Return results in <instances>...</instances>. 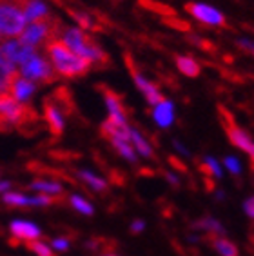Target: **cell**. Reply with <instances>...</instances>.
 I'll use <instances>...</instances> for the list:
<instances>
[{"mask_svg": "<svg viewBox=\"0 0 254 256\" xmlns=\"http://www.w3.org/2000/svg\"><path fill=\"white\" fill-rule=\"evenodd\" d=\"M46 51L51 56V66L56 71V74H62L66 78L82 76L93 68V64L86 58H80L62 40H49L46 42Z\"/></svg>", "mask_w": 254, "mask_h": 256, "instance_id": "6da1fadb", "label": "cell"}, {"mask_svg": "<svg viewBox=\"0 0 254 256\" xmlns=\"http://www.w3.org/2000/svg\"><path fill=\"white\" fill-rule=\"evenodd\" d=\"M38 114L28 104H18L10 93L0 94V131L33 128Z\"/></svg>", "mask_w": 254, "mask_h": 256, "instance_id": "7a4b0ae2", "label": "cell"}, {"mask_svg": "<svg viewBox=\"0 0 254 256\" xmlns=\"http://www.w3.org/2000/svg\"><path fill=\"white\" fill-rule=\"evenodd\" d=\"M64 44L68 46L69 50L73 51L76 56H80V58H86L89 60L91 64H96L98 68H106V64H111V58H109L108 53H104L102 50H100V46L94 42L91 36H89L88 33H84L82 30H78V28H71V30H64Z\"/></svg>", "mask_w": 254, "mask_h": 256, "instance_id": "3957f363", "label": "cell"}, {"mask_svg": "<svg viewBox=\"0 0 254 256\" xmlns=\"http://www.w3.org/2000/svg\"><path fill=\"white\" fill-rule=\"evenodd\" d=\"M28 0H0V34L8 38L20 36L26 28L24 8Z\"/></svg>", "mask_w": 254, "mask_h": 256, "instance_id": "277c9868", "label": "cell"}, {"mask_svg": "<svg viewBox=\"0 0 254 256\" xmlns=\"http://www.w3.org/2000/svg\"><path fill=\"white\" fill-rule=\"evenodd\" d=\"M20 76L26 80H30L33 84H53L56 82L58 74L53 69L51 62L46 60L40 54H34L33 58L28 60L24 66H20Z\"/></svg>", "mask_w": 254, "mask_h": 256, "instance_id": "5b68a950", "label": "cell"}, {"mask_svg": "<svg viewBox=\"0 0 254 256\" xmlns=\"http://www.w3.org/2000/svg\"><path fill=\"white\" fill-rule=\"evenodd\" d=\"M218 113H220L222 126H224L225 133H227V136H229L230 144H232V146H236L238 149H242V151H245V153L250 156V160H252L254 146H252V140H250V136L245 133L244 129L240 128L238 124H236L232 113H230L225 106H222V104L218 106Z\"/></svg>", "mask_w": 254, "mask_h": 256, "instance_id": "8992f818", "label": "cell"}, {"mask_svg": "<svg viewBox=\"0 0 254 256\" xmlns=\"http://www.w3.org/2000/svg\"><path fill=\"white\" fill-rule=\"evenodd\" d=\"M124 60H126V64H127V68H129V71H131V76H132V80L136 82V86H138V89L142 91L144 94H146V98H147V102L149 104H152V106H158L160 102H164V94L158 91V88L154 84H151L149 80H146L140 74V71H138V68H136V64L132 62V56L129 53H126V56H124Z\"/></svg>", "mask_w": 254, "mask_h": 256, "instance_id": "52a82bcc", "label": "cell"}, {"mask_svg": "<svg viewBox=\"0 0 254 256\" xmlns=\"http://www.w3.org/2000/svg\"><path fill=\"white\" fill-rule=\"evenodd\" d=\"M186 11L189 15H192L196 20H200L204 24L209 26H222V28H227V22H225V16L222 15L220 11L210 8L206 4H198V2H189L186 4Z\"/></svg>", "mask_w": 254, "mask_h": 256, "instance_id": "ba28073f", "label": "cell"}, {"mask_svg": "<svg viewBox=\"0 0 254 256\" xmlns=\"http://www.w3.org/2000/svg\"><path fill=\"white\" fill-rule=\"evenodd\" d=\"M0 48H2V51H4V54L8 56V60H10L15 68L16 66H24L28 60H31L34 54H36V50L30 48V46L24 44V42H20V40L6 42V44L0 46Z\"/></svg>", "mask_w": 254, "mask_h": 256, "instance_id": "9c48e42d", "label": "cell"}, {"mask_svg": "<svg viewBox=\"0 0 254 256\" xmlns=\"http://www.w3.org/2000/svg\"><path fill=\"white\" fill-rule=\"evenodd\" d=\"M44 118L48 122L49 133L54 138H58L64 131V114L60 113V109L54 106L51 98L44 100Z\"/></svg>", "mask_w": 254, "mask_h": 256, "instance_id": "30bf717a", "label": "cell"}, {"mask_svg": "<svg viewBox=\"0 0 254 256\" xmlns=\"http://www.w3.org/2000/svg\"><path fill=\"white\" fill-rule=\"evenodd\" d=\"M96 88H98V91H102L104 98L108 102L109 114H111V116H116V118L127 120V109H126V106H124L122 98H120V94L114 93L112 89H109L108 86H104V84H98Z\"/></svg>", "mask_w": 254, "mask_h": 256, "instance_id": "8fae6325", "label": "cell"}, {"mask_svg": "<svg viewBox=\"0 0 254 256\" xmlns=\"http://www.w3.org/2000/svg\"><path fill=\"white\" fill-rule=\"evenodd\" d=\"M10 229H11L13 238H18V240L33 242V240L42 238V231H40L38 227L31 222H24V220H15V222H11Z\"/></svg>", "mask_w": 254, "mask_h": 256, "instance_id": "7c38bea8", "label": "cell"}, {"mask_svg": "<svg viewBox=\"0 0 254 256\" xmlns=\"http://www.w3.org/2000/svg\"><path fill=\"white\" fill-rule=\"evenodd\" d=\"M34 89H36V86H34L33 82H30V80L22 78L20 74H16L15 80H13L10 86V94L18 104H26L30 100L31 94L34 93Z\"/></svg>", "mask_w": 254, "mask_h": 256, "instance_id": "4fadbf2b", "label": "cell"}, {"mask_svg": "<svg viewBox=\"0 0 254 256\" xmlns=\"http://www.w3.org/2000/svg\"><path fill=\"white\" fill-rule=\"evenodd\" d=\"M49 16V10L48 6L44 2H40V0H28V4L24 8V18L26 22H40V20H44Z\"/></svg>", "mask_w": 254, "mask_h": 256, "instance_id": "5bb4252c", "label": "cell"}, {"mask_svg": "<svg viewBox=\"0 0 254 256\" xmlns=\"http://www.w3.org/2000/svg\"><path fill=\"white\" fill-rule=\"evenodd\" d=\"M138 6L147 10L149 13H156V15H162L164 18H171V16H176V11L172 10L171 6L164 4V2H158V0H138Z\"/></svg>", "mask_w": 254, "mask_h": 256, "instance_id": "9a60e30c", "label": "cell"}, {"mask_svg": "<svg viewBox=\"0 0 254 256\" xmlns=\"http://www.w3.org/2000/svg\"><path fill=\"white\" fill-rule=\"evenodd\" d=\"M152 116H154V120L160 124L162 128H169L172 122V104L169 100L160 102L154 108V111H152Z\"/></svg>", "mask_w": 254, "mask_h": 256, "instance_id": "2e32d148", "label": "cell"}, {"mask_svg": "<svg viewBox=\"0 0 254 256\" xmlns=\"http://www.w3.org/2000/svg\"><path fill=\"white\" fill-rule=\"evenodd\" d=\"M30 189L38 191L48 196H64V188L56 182H49V180H34L30 186Z\"/></svg>", "mask_w": 254, "mask_h": 256, "instance_id": "e0dca14e", "label": "cell"}, {"mask_svg": "<svg viewBox=\"0 0 254 256\" xmlns=\"http://www.w3.org/2000/svg\"><path fill=\"white\" fill-rule=\"evenodd\" d=\"M210 246L214 247L216 252L220 256H238V247L232 242L225 240V238L218 236V234H209Z\"/></svg>", "mask_w": 254, "mask_h": 256, "instance_id": "ac0fdd59", "label": "cell"}, {"mask_svg": "<svg viewBox=\"0 0 254 256\" xmlns=\"http://www.w3.org/2000/svg\"><path fill=\"white\" fill-rule=\"evenodd\" d=\"M174 62H176V68H178V71H182L186 76H198V74H200V71H202L200 64H198L196 60L189 58V56H176Z\"/></svg>", "mask_w": 254, "mask_h": 256, "instance_id": "d6986e66", "label": "cell"}, {"mask_svg": "<svg viewBox=\"0 0 254 256\" xmlns=\"http://www.w3.org/2000/svg\"><path fill=\"white\" fill-rule=\"evenodd\" d=\"M76 174H78L80 180H84V182L88 184V186H91V189H94L96 192L108 191V182H106V180H102L100 176H96V174H93V172L80 169V171L76 172Z\"/></svg>", "mask_w": 254, "mask_h": 256, "instance_id": "ffe728a7", "label": "cell"}, {"mask_svg": "<svg viewBox=\"0 0 254 256\" xmlns=\"http://www.w3.org/2000/svg\"><path fill=\"white\" fill-rule=\"evenodd\" d=\"M129 140H132L134 142V148H136V151H140V153L144 154V156L147 158H154V153H152L151 146L146 142L142 138V134L138 133V131H134V129H131V134H129Z\"/></svg>", "mask_w": 254, "mask_h": 256, "instance_id": "44dd1931", "label": "cell"}, {"mask_svg": "<svg viewBox=\"0 0 254 256\" xmlns=\"http://www.w3.org/2000/svg\"><path fill=\"white\" fill-rule=\"evenodd\" d=\"M198 169L206 174V178H209V176L220 178L222 176L220 166H218V164H216V160H212V158H206L204 162L198 164Z\"/></svg>", "mask_w": 254, "mask_h": 256, "instance_id": "7402d4cb", "label": "cell"}, {"mask_svg": "<svg viewBox=\"0 0 254 256\" xmlns=\"http://www.w3.org/2000/svg\"><path fill=\"white\" fill-rule=\"evenodd\" d=\"M112 148L116 149L118 153L122 154L124 158H127V160H131V162H134L136 160V153H134V148H132L129 142H124V140H111Z\"/></svg>", "mask_w": 254, "mask_h": 256, "instance_id": "603a6c76", "label": "cell"}, {"mask_svg": "<svg viewBox=\"0 0 254 256\" xmlns=\"http://www.w3.org/2000/svg\"><path fill=\"white\" fill-rule=\"evenodd\" d=\"M4 204L10 207H22L30 206V198L22 194V192H6L4 194Z\"/></svg>", "mask_w": 254, "mask_h": 256, "instance_id": "cb8c5ba5", "label": "cell"}, {"mask_svg": "<svg viewBox=\"0 0 254 256\" xmlns=\"http://www.w3.org/2000/svg\"><path fill=\"white\" fill-rule=\"evenodd\" d=\"M26 247H28L31 252H34L36 256H56L53 252V249H51V247L46 246V244H42L40 240L28 242V244H26Z\"/></svg>", "mask_w": 254, "mask_h": 256, "instance_id": "d4e9b609", "label": "cell"}, {"mask_svg": "<svg viewBox=\"0 0 254 256\" xmlns=\"http://www.w3.org/2000/svg\"><path fill=\"white\" fill-rule=\"evenodd\" d=\"M71 206L78 212H82V214H93L94 212L93 206H91L88 200H84L82 196H78V194H71Z\"/></svg>", "mask_w": 254, "mask_h": 256, "instance_id": "484cf974", "label": "cell"}, {"mask_svg": "<svg viewBox=\"0 0 254 256\" xmlns=\"http://www.w3.org/2000/svg\"><path fill=\"white\" fill-rule=\"evenodd\" d=\"M194 227L207 229V231H209V234H224V229H222V226L216 222V220H212V218H204V220H200V222H196Z\"/></svg>", "mask_w": 254, "mask_h": 256, "instance_id": "4316f807", "label": "cell"}, {"mask_svg": "<svg viewBox=\"0 0 254 256\" xmlns=\"http://www.w3.org/2000/svg\"><path fill=\"white\" fill-rule=\"evenodd\" d=\"M68 13L76 20V24L82 28V30H93V22L89 18L88 15H84V13H78V11H73V10H68Z\"/></svg>", "mask_w": 254, "mask_h": 256, "instance_id": "83f0119b", "label": "cell"}, {"mask_svg": "<svg viewBox=\"0 0 254 256\" xmlns=\"http://www.w3.org/2000/svg\"><path fill=\"white\" fill-rule=\"evenodd\" d=\"M164 24L172 28V30H180V31H190V24L186 22V20L182 18H176V16H171V18H164Z\"/></svg>", "mask_w": 254, "mask_h": 256, "instance_id": "f1b7e54d", "label": "cell"}, {"mask_svg": "<svg viewBox=\"0 0 254 256\" xmlns=\"http://www.w3.org/2000/svg\"><path fill=\"white\" fill-rule=\"evenodd\" d=\"M190 42H194L198 48H202L204 51H209V53H216V51H218V50H216V46L212 44L210 40H204V38H196V36H192V38H190Z\"/></svg>", "mask_w": 254, "mask_h": 256, "instance_id": "f546056e", "label": "cell"}, {"mask_svg": "<svg viewBox=\"0 0 254 256\" xmlns=\"http://www.w3.org/2000/svg\"><path fill=\"white\" fill-rule=\"evenodd\" d=\"M224 164L227 166V169H229L232 174H238L240 172V164H238V160L236 158H232V156H227L224 160Z\"/></svg>", "mask_w": 254, "mask_h": 256, "instance_id": "4dcf8cb0", "label": "cell"}, {"mask_svg": "<svg viewBox=\"0 0 254 256\" xmlns=\"http://www.w3.org/2000/svg\"><path fill=\"white\" fill-rule=\"evenodd\" d=\"M51 246H53V249H56V251H68L69 242H68V238H54V240L51 242Z\"/></svg>", "mask_w": 254, "mask_h": 256, "instance_id": "1f68e13d", "label": "cell"}, {"mask_svg": "<svg viewBox=\"0 0 254 256\" xmlns=\"http://www.w3.org/2000/svg\"><path fill=\"white\" fill-rule=\"evenodd\" d=\"M169 160V164H171L172 168L174 169H178V171H182V172H187V168H186V164L182 162V160H178L176 156H169L167 158Z\"/></svg>", "mask_w": 254, "mask_h": 256, "instance_id": "d6a6232c", "label": "cell"}, {"mask_svg": "<svg viewBox=\"0 0 254 256\" xmlns=\"http://www.w3.org/2000/svg\"><path fill=\"white\" fill-rule=\"evenodd\" d=\"M252 206H254V200L252 198H247V200H245V212H247V216L249 218H252V214H254Z\"/></svg>", "mask_w": 254, "mask_h": 256, "instance_id": "836d02e7", "label": "cell"}, {"mask_svg": "<svg viewBox=\"0 0 254 256\" xmlns=\"http://www.w3.org/2000/svg\"><path fill=\"white\" fill-rule=\"evenodd\" d=\"M111 180L118 186H124V174H118V171H111Z\"/></svg>", "mask_w": 254, "mask_h": 256, "instance_id": "e575fe53", "label": "cell"}, {"mask_svg": "<svg viewBox=\"0 0 254 256\" xmlns=\"http://www.w3.org/2000/svg\"><path fill=\"white\" fill-rule=\"evenodd\" d=\"M144 229V222L142 220H136V222H132V226H131V232L134 234V232H140Z\"/></svg>", "mask_w": 254, "mask_h": 256, "instance_id": "d590c367", "label": "cell"}, {"mask_svg": "<svg viewBox=\"0 0 254 256\" xmlns=\"http://www.w3.org/2000/svg\"><path fill=\"white\" fill-rule=\"evenodd\" d=\"M238 46L245 51V53H252V44H249L247 40H242V42H238Z\"/></svg>", "mask_w": 254, "mask_h": 256, "instance_id": "8d00e7d4", "label": "cell"}, {"mask_svg": "<svg viewBox=\"0 0 254 256\" xmlns=\"http://www.w3.org/2000/svg\"><path fill=\"white\" fill-rule=\"evenodd\" d=\"M164 176H166L167 180H169V182L172 184V186H178V182H176V178L172 176V174H169V172H164Z\"/></svg>", "mask_w": 254, "mask_h": 256, "instance_id": "74e56055", "label": "cell"}, {"mask_svg": "<svg viewBox=\"0 0 254 256\" xmlns=\"http://www.w3.org/2000/svg\"><path fill=\"white\" fill-rule=\"evenodd\" d=\"M10 188H11V184H10V182H0V192L8 191Z\"/></svg>", "mask_w": 254, "mask_h": 256, "instance_id": "f35d334b", "label": "cell"}, {"mask_svg": "<svg viewBox=\"0 0 254 256\" xmlns=\"http://www.w3.org/2000/svg\"><path fill=\"white\" fill-rule=\"evenodd\" d=\"M0 42H2V34H0Z\"/></svg>", "mask_w": 254, "mask_h": 256, "instance_id": "ab89813d", "label": "cell"}, {"mask_svg": "<svg viewBox=\"0 0 254 256\" xmlns=\"http://www.w3.org/2000/svg\"><path fill=\"white\" fill-rule=\"evenodd\" d=\"M109 256H112V254H109Z\"/></svg>", "mask_w": 254, "mask_h": 256, "instance_id": "60d3db41", "label": "cell"}]
</instances>
